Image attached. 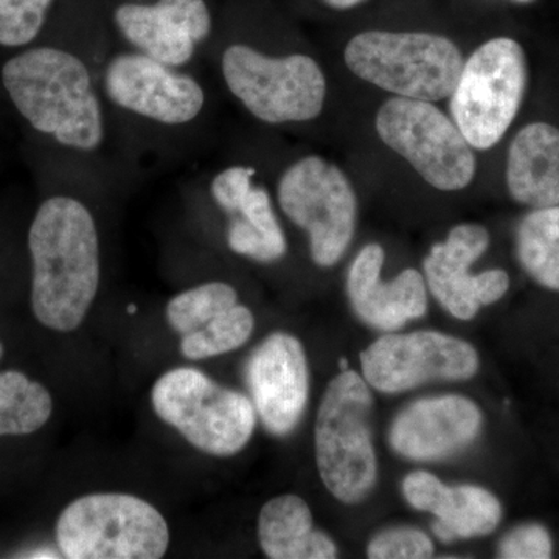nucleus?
Here are the masks:
<instances>
[{
    "mask_svg": "<svg viewBox=\"0 0 559 559\" xmlns=\"http://www.w3.org/2000/svg\"><path fill=\"white\" fill-rule=\"evenodd\" d=\"M0 97L20 128L35 176L79 180L109 197L145 175L79 33L51 35L2 58Z\"/></svg>",
    "mask_w": 559,
    "mask_h": 559,
    "instance_id": "f257e3e1",
    "label": "nucleus"
},
{
    "mask_svg": "<svg viewBox=\"0 0 559 559\" xmlns=\"http://www.w3.org/2000/svg\"><path fill=\"white\" fill-rule=\"evenodd\" d=\"M98 83L142 167L189 159L212 140L213 97L197 69L175 68L83 28Z\"/></svg>",
    "mask_w": 559,
    "mask_h": 559,
    "instance_id": "f03ea898",
    "label": "nucleus"
},
{
    "mask_svg": "<svg viewBox=\"0 0 559 559\" xmlns=\"http://www.w3.org/2000/svg\"><path fill=\"white\" fill-rule=\"evenodd\" d=\"M39 200L25 230L28 301L44 330L68 334L90 314L102 285V235L90 186L35 176Z\"/></svg>",
    "mask_w": 559,
    "mask_h": 559,
    "instance_id": "7ed1b4c3",
    "label": "nucleus"
},
{
    "mask_svg": "<svg viewBox=\"0 0 559 559\" xmlns=\"http://www.w3.org/2000/svg\"><path fill=\"white\" fill-rule=\"evenodd\" d=\"M221 86L252 119L267 127H300L325 109V72L305 51H271L216 31L205 60Z\"/></svg>",
    "mask_w": 559,
    "mask_h": 559,
    "instance_id": "20e7f679",
    "label": "nucleus"
},
{
    "mask_svg": "<svg viewBox=\"0 0 559 559\" xmlns=\"http://www.w3.org/2000/svg\"><path fill=\"white\" fill-rule=\"evenodd\" d=\"M373 396L358 371L348 369L330 381L320 400L314 425L316 465L334 499L362 502L378 480L371 429Z\"/></svg>",
    "mask_w": 559,
    "mask_h": 559,
    "instance_id": "39448f33",
    "label": "nucleus"
},
{
    "mask_svg": "<svg viewBox=\"0 0 559 559\" xmlns=\"http://www.w3.org/2000/svg\"><path fill=\"white\" fill-rule=\"evenodd\" d=\"M170 527L153 503L127 492H92L69 502L55 524V543L68 559H159Z\"/></svg>",
    "mask_w": 559,
    "mask_h": 559,
    "instance_id": "423d86ee",
    "label": "nucleus"
},
{
    "mask_svg": "<svg viewBox=\"0 0 559 559\" xmlns=\"http://www.w3.org/2000/svg\"><path fill=\"white\" fill-rule=\"evenodd\" d=\"M344 60L360 80L395 97L430 103L451 97L465 62L444 36L381 31L356 35L345 47Z\"/></svg>",
    "mask_w": 559,
    "mask_h": 559,
    "instance_id": "0eeeda50",
    "label": "nucleus"
},
{
    "mask_svg": "<svg viewBox=\"0 0 559 559\" xmlns=\"http://www.w3.org/2000/svg\"><path fill=\"white\" fill-rule=\"evenodd\" d=\"M151 404L162 421L191 447L212 457H234L248 447L257 428L252 400L193 367L162 374L151 389Z\"/></svg>",
    "mask_w": 559,
    "mask_h": 559,
    "instance_id": "6e6552de",
    "label": "nucleus"
},
{
    "mask_svg": "<svg viewBox=\"0 0 559 559\" xmlns=\"http://www.w3.org/2000/svg\"><path fill=\"white\" fill-rule=\"evenodd\" d=\"M280 212L308 237L312 263L333 267L355 237L358 200L345 173L319 154L285 165L275 186Z\"/></svg>",
    "mask_w": 559,
    "mask_h": 559,
    "instance_id": "1a4fd4ad",
    "label": "nucleus"
},
{
    "mask_svg": "<svg viewBox=\"0 0 559 559\" xmlns=\"http://www.w3.org/2000/svg\"><path fill=\"white\" fill-rule=\"evenodd\" d=\"M527 86V58L521 44L495 38L463 62L451 94V116L476 150H489L509 131Z\"/></svg>",
    "mask_w": 559,
    "mask_h": 559,
    "instance_id": "9d476101",
    "label": "nucleus"
},
{
    "mask_svg": "<svg viewBox=\"0 0 559 559\" xmlns=\"http://www.w3.org/2000/svg\"><path fill=\"white\" fill-rule=\"evenodd\" d=\"M377 132L433 189L459 191L473 182V146L455 121L432 103L390 98L378 110Z\"/></svg>",
    "mask_w": 559,
    "mask_h": 559,
    "instance_id": "9b49d317",
    "label": "nucleus"
},
{
    "mask_svg": "<svg viewBox=\"0 0 559 559\" xmlns=\"http://www.w3.org/2000/svg\"><path fill=\"white\" fill-rule=\"evenodd\" d=\"M102 25L116 46L183 69L205 60L218 31L207 0H119Z\"/></svg>",
    "mask_w": 559,
    "mask_h": 559,
    "instance_id": "f8f14e48",
    "label": "nucleus"
},
{
    "mask_svg": "<svg viewBox=\"0 0 559 559\" xmlns=\"http://www.w3.org/2000/svg\"><path fill=\"white\" fill-rule=\"evenodd\" d=\"M359 359L367 384L389 395L433 381L473 380L480 369L479 353L469 342L432 330L385 334Z\"/></svg>",
    "mask_w": 559,
    "mask_h": 559,
    "instance_id": "ddd939ff",
    "label": "nucleus"
},
{
    "mask_svg": "<svg viewBox=\"0 0 559 559\" xmlns=\"http://www.w3.org/2000/svg\"><path fill=\"white\" fill-rule=\"evenodd\" d=\"M488 246L489 234L484 226L459 224L426 257V285L452 318L474 319L480 308L496 304L509 290L510 277L503 270L469 274V267L487 252Z\"/></svg>",
    "mask_w": 559,
    "mask_h": 559,
    "instance_id": "4468645a",
    "label": "nucleus"
},
{
    "mask_svg": "<svg viewBox=\"0 0 559 559\" xmlns=\"http://www.w3.org/2000/svg\"><path fill=\"white\" fill-rule=\"evenodd\" d=\"M245 373L264 429L275 437L293 433L310 400V367L304 344L293 334L275 331L253 349Z\"/></svg>",
    "mask_w": 559,
    "mask_h": 559,
    "instance_id": "2eb2a0df",
    "label": "nucleus"
},
{
    "mask_svg": "<svg viewBox=\"0 0 559 559\" xmlns=\"http://www.w3.org/2000/svg\"><path fill=\"white\" fill-rule=\"evenodd\" d=\"M484 412L462 395L429 396L404 407L392 421L389 443L412 462H440L468 450L479 439Z\"/></svg>",
    "mask_w": 559,
    "mask_h": 559,
    "instance_id": "dca6fc26",
    "label": "nucleus"
},
{
    "mask_svg": "<svg viewBox=\"0 0 559 559\" xmlns=\"http://www.w3.org/2000/svg\"><path fill=\"white\" fill-rule=\"evenodd\" d=\"M385 252L377 242L367 245L353 260L347 296L356 316L374 330L392 333L428 311V285L421 272L404 270L392 282H381Z\"/></svg>",
    "mask_w": 559,
    "mask_h": 559,
    "instance_id": "f3484780",
    "label": "nucleus"
},
{
    "mask_svg": "<svg viewBox=\"0 0 559 559\" xmlns=\"http://www.w3.org/2000/svg\"><path fill=\"white\" fill-rule=\"evenodd\" d=\"M401 489L412 509L433 514L432 530L441 543L484 538L502 521L500 500L477 485L450 487L419 469L404 477Z\"/></svg>",
    "mask_w": 559,
    "mask_h": 559,
    "instance_id": "a211bd4d",
    "label": "nucleus"
},
{
    "mask_svg": "<svg viewBox=\"0 0 559 559\" xmlns=\"http://www.w3.org/2000/svg\"><path fill=\"white\" fill-rule=\"evenodd\" d=\"M511 198L533 209L559 205V130L549 123L522 128L507 160Z\"/></svg>",
    "mask_w": 559,
    "mask_h": 559,
    "instance_id": "6ab92c4d",
    "label": "nucleus"
},
{
    "mask_svg": "<svg viewBox=\"0 0 559 559\" xmlns=\"http://www.w3.org/2000/svg\"><path fill=\"white\" fill-rule=\"evenodd\" d=\"M260 549L271 559H334L336 543L314 527L307 500L282 495L267 500L257 522Z\"/></svg>",
    "mask_w": 559,
    "mask_h": 559,
    "instance_id": "aec40b11",
    "label": "nucleus"
},
{
    "mask_svg": "<svg viewBox=\"0 0 559 559\" xmlns=\"http://www.w3.org/2000/svg\"><path fill=\"white\" fill-rule=\"evenodd\" d=\"M53 412V395L44 382L21 369H0V440L35 436Z\"/></svg>",
    "mask_w": 559,
    "mask_h": 559,
    "instance_id": "412c9836",
    "label": "nucleus"
},
{
    "mask_svg": "<svg viewBox=\"0 0 559 559\" xmlns=\"http://www.w3.org/2000/svg\"><path fill=\"white\" fill-rule=\"evenodd\" d=\"M516 255L533 282L559 293V205L535 209L521 221Z\"/></svg>",
    "mask_w": 559,
    "mask_h": 559,
    "instance_id": "4be33fe9",
    "label": "nucleus"
},
{
    "mask_svg": "<svg viewBox=\"0 0 559 559\" xmlns=\"http://www.w3.org/2000/svg\"><path fill=\"white\" fill-rule=\"evenodd\" d=\"M253 330V312L246 305L237 304L202 329L183 334L180 352L190 360L216 358L241 348L252 337Z\"/></svg>",
    "mask_w": 559,
    "mask_h": 559,
    "instance_id": "5701e85b",
    "label": "nucleus"
},
{
    "mask_svg": "<svg viewBox=\"0 0 559 559\" xmlns=\"http://www.w3.org/2000/svg\"><path fill=\"white\" fill-rule=\"evenodd\" d=\"M240 304L238 290L224 280H207L180 290L167 305V320L179 334L202 329L235 305Z\"/></svg>",
    "mask_w": 559,
    "mask_h": 559,
    "instance_id": "b1692460",
    "label": "nucleus"
},
{
    "mask_svg": "<svg viewBox=\"0 0 559 559\" xmlns=\"http://www.w3.org/2000/svg\"><path fill=\"white\" fill-rule=\"evenodd\" d=\"M57 0H0V60L49 38Z\"/></svg>",
    "mask_w": 559,
    "mask_h": 559,
    "instance_id": "393cba45",
    "label": "nucleus"
},
{
    "mask_svg": "<svg viewBox=\"0 0 559 559\" xmlns=\"http://www.w3.org/2000/svg\"><path fill=\"white\" fill-rule=\"evenodd\" d=\"M436 554L428 533L417 527H390L378 532L367 546L370 559H426Z\"/></svg>",
    "mask_w": 559,
    "mask_h": 559,
    "instance_id": "a878e982",
    "label": "nucleus"
},
{
    "mask_svg": "<svg viewBox=\"0 0 559 559\" xmlns=\"http://www.w3.org/2000/svg\"><path fill=\"white\" fill-rule=\"evenodd\" d=\"M554 557V540L549 530L538 522H525L506 533L498 544V558L549 559Z\"/></svg>",
    "mask_w": 559,
    "mask_h": 559,
    "instance_id": "bb28decb",
    "label": "nucleus"
},
{
    "mask_svg": "<svg viewBox=\"0 0 559 559\" xmlns=\"http://www.w3.org/2000/svg\"><path fill=\"white\" fill-rule=\"evenodd\" d=\"M320 2L331 10L345 11L355 9V7L360 5L366 0H320Z\"/></svg>",
    "mask_w": 559,
    "mask_h": 559,
    "instance_id": "cd10ccee",
    "label": "nucleus"
},
{
    "mask_svg": "<svg viewBox=\"0 0 559 559\" xmlns=\"http://www.w3.org/2000/svg\"><path fill=\"white\" fill-rule=\"evenodd\" d=\"M7 356V344L3 342L2 337H0V366H2L3 359Z\"/></svg>",
    "mask_w": 559,
    "mask_h": 559,
    "instance_id": "c85d7f7f",
    "label": "nucleus"
},
{
    "mask_svg": "<svg viewBox=\"0 0 559 559\" xmlns=\"http://www.w3.org/2000/svg\"><path fill=\"white\" fill-rule=\"evenodd\" d=\"M340 366H341V371H344V370H348V369H349V366H348L347 359L342 358V359H341V362H340Z\"/></svg>",
    "mask_w": 559,
    "mask_h": 559,
    "instance_id": "c756f323",
    "label": "nucleus"
},
{
    "mask_svg": "<svg viewBox=\"0 0 559 559\" xmlns=\"http://www.w3.org/2000/svg\"><path fill=\"white\" fill-rule=\"evenodd\" d=\"M516 2L527 3V2H532V0H516Z\"/></svg>",
    "mask_w": 559,
    "mask_h": 559,
    "instance_id": "7c9ffc66",
    "label": "nucleus"
}]
</instances>
